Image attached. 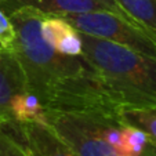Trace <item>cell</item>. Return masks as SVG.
<instances>
[{
	"mask_svg": "<svg viewBox=\"0 0 156 156\" xmlns=\"http://www.w3.org/2000/svg\"><path fill=\"white\" fill-rule=\"evenodd\" d=\"M7 15L15 29L9 50L20 64L28 91L46 111L91 115L120 124L123 102L91 64L83 55L58 53L43 40L40 25L46 12L21 6Z\"/></svg>",
	"mask_w": 156,
	"mask_h": 156,
	"instance_id": "obj_1",
	"label": "cell"
},
{
	"mask_svg": "<svg viewBox=\"0 0 156 156\" xmlns=\"http://www.w3.org/2000/svg\"><path fill=\"white\" fill-rule=\"evenodd\" d=\"M80 33L82 55L124 106L156 108V59L113 41Z\"/></svg>",
	"mask_w": 156,
	"mask_h": 156,
	"instance_id": "obj_2",
	"label": "cell"
},
{
	"mask_svg": "<svg viewBox=\"0 0 156 156\" xmlns=\"http://www.w3.org/2000/svg\"><path fill=\"white\" fill-rule=\"evenodd\" d=\"M62 17L76 30L88 36L113 41L156 59V37L142 28L127 22L111 11L65 14Z\"/></svg>",
	"mask_w": 156,
	"mask_h": 156,
	"instance_id": "obj_3",
	"label": "cell"
},
{
	"mask_svg": "<svg viewBox=\"0 0 156 156\" xmlns=\"http://www.w3.org/2000/svg\"><path fill=\"white\" fill-rule=\"evenodd\" d=\"M44 118L48 126L77 156H120L101 136L102 123L111 120L91 115L55 111H46Z\"/></svg>",
	"mask_w": 156,
	"mask_h": 156,
	"instance_id": "obj_4",
	"label": "cell"
},
{
	"mask_svg": "<svg viewBox=\"0 0 156 156\" xmlns=\"http://www.w3.org/2000/svg\"><path fill=\"white\" fill-rule=\"evenodd\" d=\"M10 124L17 127L21 141L32 156H77L47 122H17Z\"/></svg>",
	"mask_w": 156,
	"mask_h": 156,
	"instance_id": "obj_5",
	"label": "cell"
},
{
	"mask_svg": "<svg viewBox=\"0 0 156 156\" xmlns=\"http://www.w3.org/2000/svg\"><path fill=\"white\" fill-rule=\"evenodd\" d=\"M24 73L9 48L0 51V126L12 123L11 104L17 94L27 91Z\"/></svg>",
	"mask_w": 156,
	"mask_h": 156,
	"instance_id": "obj_6",
	"label": "cell"
},
{
	"mask_svg": "<svg viewBox=\"0 0 156 156\" xmlns=\"http://www.w3.org/2000/svg\"><path fill=\"white\" fill-rule=\"evenodd\" d=\"M120 124L144 131L156 144V108L152 106H123L119 113Z\"/></svg>",
	"mask_w": 156,
	"mask_h": 156,
	"instance_id": "obj_7",
	"label": "cell"
},
{
	"mask_svg": "<svg viewBox=\"0 0 156 156\" xmlns=\"http://www.w3.org/2000/svg\"><path fill=\"white\" fill-rule=\"evenodd\" d=\"M115 3L156 37V0H115Z\"/></svg>",
	"mask_w": 156,
	"mask_h": 156,
	"instance_id": "obj_8",
	"label": "cell"
},
{
	"mask_svg": "<svg viewBox=\"0 0 156 156\" xmlns=\"http://www.w3.org/2000/svg\"><path fill=\"white\" fill-rule=\"evenodd\" d=\"M46 109L32 93L22 91L17 94L11 104L12 123L17 122H46Z\"/></svg>",
	"mask_w": 156,
	"mask_h": 156,
	"instance_id": "obj_9",
	"label": "cell"
},
{
	"mask_svg": "<svg viewBox=\"0 0 156 156\" xmlns=\"http://www.w3.org/2000/svg\"><path fill=\"white\" fill-rule=\"evenodd\" d=\"M0 156H32L24 142L0 126Z\"/></svg>",
	"mask_w": 156,
	"mask_h": 156,
	"instance_id": "obj_10",
	"label": "cell"
},
{
	"mask_svg": "<svg viewBox=\"0 0 156 156\" xmlns=\"http://www.w3.org/2000/svg\"><path fill=\"white\" fill-rule=\"evenodd\" d=\"M15 39V29L12 27L9 15L0 9V43L4 48H9Z\"/></svg>",
	"mask_w": 156,
	"mask_h": 156,
	"instance_id": "obj_11",
	"label": "cell"
},
{
	"mask_svg": "<svg viewBox=\"0 0 156 156\" xmlns=\"http://www.w3.org/2000/svg\"><path fill=\"white\" fill-rule=\"evenodd\" d=\"M3 48H4V46H3V44H2V43H0V51L3 50Z\"/></svg>",
	"mask_w": 156,
	"mask_h": 156,
	"instance_id": "obj_12",
	"label": "cell"
}]
</instances>
